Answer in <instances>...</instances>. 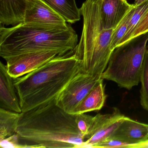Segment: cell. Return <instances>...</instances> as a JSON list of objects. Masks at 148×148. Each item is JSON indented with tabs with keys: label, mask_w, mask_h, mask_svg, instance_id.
<instances>
[{
	"label": "cell",
	"mask_w": 148,
	"mask_h": 148,
	"mask_svg": "<svg viewBox=\"0 0 148 148\" xmlns=\"http://www.w3.org/2000/svg\"><path fill=\"white\" fill-rule=\"evenodd\" d=\"M141 83L140 104L143 108L148 111V50L145 55L143 68L140 76Z\"/></svg>",
	"instance_id": "ac0fdd59"
},
{
	"label": "cell",
	"mask_w": 148,
	"mask_h": 148,
	"mask_svg": "<svg viewBox=\"0 0 148 148\" xmlns=\"http://www.w3.org/2000/svg\"><path fill=\"white\" fill-rule=\"evenodd\" d=\"M80 10L83 29L73 53L80 61L81 72L101 77L113 51L110 44L114 30L104 28L101 0H86Z\"/></svg>",
	"instance_id": "277c9868"
},
{
	"label": "cell",
	"mask_w": 148,
	"mask_h": 148,
	"mask_svg": "<svg viewBox=\"0 0 148 148\" xmlns=\"http://www.w3.org/2000/svg\"><path fill=\"white\" fill-rule=\"evenodd\" d=\"M27 0H0V24L13 26L24 22Z\"/></svg>",
	"instance_id": "4fadbf2b"
},
{
	"label": "cell",
	"mask_w": 148,
	"mask_h": 148,
	"mask_svg": "<svg viewBox=\"0 0 148 148\" xmlns=\"http://www.w3.org/2000/svg\"><path fill=\"white\" fill-rule=\"evenodd\" d=\"M148 42V32L117 47L112 53L101 78L113 81L128 90L137 86Z\"/></svg>",
	"instance_id": "5b68a950"
},
{
	"label": "cell",
	"mask_w": 148,
	"mask_h": 148,
	"mask_svg": "<svg viewBox=\"0 0 148 148\" xmlns=\"http://www.w3.org/2000/svg\"><path fill=\"white\" fill-rule=\"evenodd\" d=\"M76 114L59 107L56 99L22 112L16 133L32 148H81L85 141Z\"/></svg>",
	"instance_id": "6da1fadb"
},
{
	"label": "cell",
	"mask_w": 148,
	"mask_h": 148,
	"mask_svg": "<svg viewBox=\"0 0 148 148\" xmlns=\"http://www.w3.org/2000/svg\"><path fill=\"white\" fill-rule=\"evenodd\" d=\"M148 148V138L143 142L137 143L130 144L127 148Z\"/></svg>",
	"instance_id": "cb8c5ba5"
},
{
	"label": "cell",
	"mask_w": 148,
	"mask_h": 148,
	"mask_svg": "<svg viewBox=\"0 0 148 148\" xmlns=\"http://www.w3.org/2000/svg\"><path fill=\"white\" fill-rule=\"evenodd\" d=\"M94 116L85 113L76 114V125L85 140L93 123Z\"/></svg>",
	"instance_id": "ffe728a7"
},
{
	"label": "cell",
	"mask_w": 148,
	"mask_h": 148,
	"mask_svg": "<svg viewBox=\"0 0 148 148\" xmlns=\"http://www.w3.org/2000/svg\"><path fill=\"white\" fill-rule=\"evenodd\" d=\"M148 32V11L145 14L136 30L134 31L130 40Z\"/></svg>",
	"instance_id": "603a6c76"
},
{
	"label": "cell",
	"mask_w": 148,
	"mask_h": 148,
	"mask_svg": "<svg viewBox=\"0 0 148 148\" xmlns=\"http://www.w3.org/2000/svg\"><path fill=\"white\" fill-rule=\"evenodd\" d=\"M134 7L127 0H101V12L104 28L114 30L125 15Z\"/></svg>",
	"instance_id": "30bf717a"
},
{
	"label": "cell",
	"mask_w": 148,
	"mask_h": 148,
	"mask_svg": "<svg viewBox=\"0 0 148 148\" xmlns=\"http://www.w3.org/2000/svg\"><path fill=\"white\" fill-rule=\"evenodd\" d=\"M0 27V56L5 60L23 53L53 51L63 56L73 51L78 36L70 25L66 29L21 23Z\"/></svg>",
	"instance_id": "3957f363"
},
{
	"label": "cell",
	"mask_w": 148,
	"mask_h": 148,
	"mask_svg": "<svg viewBox=\"0 0 148 148\" xmlns=\"http://www.w3.org/2000/svg\"><path fill=\"white\" fill-rule=\"evenodd\" d=\"M19 136L15 133L13 136L0 140V147L1 148H32V146L21 144Z\"/></svg>",
	"instance_id": "44dd1931"
},
{
	"label": "cell",
	"mask_w": 148,
	"mask_h": 148,
	"mask_svg": "<svg viewBox=\"0 0 148 148\" xmlns=\"http://www.w3.org/2000/svg\"><path fill=\"white\" fill-rule=\"evenodd\" d=\"M147 1V0H135L133 5L135 7H137Z\"/></svg>",
	"instance_id": "d4e9b609"
},
{
	"label": "cell",
	"mask_w": 148,
	"mask_h": 148,
	"mask_svg": "<svg viewBox=\"0 0 148 148\" xmlns=\"http://www.w3.org/2000/svg\"><path fill=\"white\" fill-rule=\"evenodd\" d=\"M102 79L79 72L57 97V105L72 114L75 108Z\"/></svg>",
	"instance_id": "8992f818"
},
{
	"label": "cell",
	"mask_w": 148,
	"mask_h": 148,
	"mask_svg": "<svg viewBox=\"0 0 148 148\" xmlns=\"http://www.w3.org/2000/svg\"><path fill=\"white\" fill-rule=\"evenodd\" d=\"M130 144L124 141L118 139H113V138H108L105 140L101 143L99 144L96 148H127V146Z\"/></svg>",
	"instance_id": "7402d4cb"
},
{
	"label": "cell",
	"mask_w": 148,
	"mask_h": 148,
	"mask_svg": "<svg viewBox=\"0 0 148 148\" xmlns=\"http://www.w3.org/2000/svg\"><path fill=\"white\" fill-rule=\"evenodd\" d=\"M135 9V7H134L125 15V17L119 24L113 30L112 35L110 44L111 48L112 51L119 45L120 41L125 35L129 25V22L130 20L132 15L134 12Z\"/></svg>",
	"instance_id": "d6986e66"
},
{
	"label": "cell",
	"mask_w": 148,
	"mask_h": 148,
	"mask_svg": "<svg viewBox=\"0 0 148 148\" xmlns=\"http://www.w3.org/2000/svg\"><path fill=\"white\" fill-rule=\"evenodd\" d=\"M58 14L66 22L74 24L81 19L80 9L76 0H41Z\"/></svg>",
	"instance_id": "9a60e30c"
},
{
	"label": "cell",
	"mask_w": 148,
	"mask_h": 148,
	"mask_svg": "<svg viewBox=\"0 0 148 148\" xmlns=\"http://www.w3.org/2000/svg\"><path fill=\"white\" fill-rule=\"evenodd\" d=\"M24 23L65 29L70 26L41 0H27Z\"/></svg>",
	"instance_id": "9c48e42d"
},
{
	"label": "cell",
	"mask_w": 148,
	"mask_h": 148,
	"mask_svg": "<svg viewBox=\"0 0 148 148\" xmlns=\"http://www.w3.org/2000/svg\"><path fill=\"white\" fill-rule=\"evenodd\" d=\"M53 51L23 53L6 60L8 72L13 78L19 77L39 68L58 56Z\"/></svg>",
	"instance_id": "ba28073f"
},
{
	"label": "cell",
	"mask_w": 148,
	"mask_h": 148,
	"mask_svg": "<svg viewBox=\"0 0 148 148\" xmlns=\"http://www.w3.org/2000/svg\"><path fill=\"white\" fill-rule=\"evenodd\" d=\"M21 113L0 108V140L16 133Z\"/></svg>",
	"instance_id": "2e32d148"
},
{
	"label": "cell",
	"mask_w": 148,
	"mask_h": 148,
	"mask_svg": "<svg viewBox=\"0 0 148 148\" xmlns=\"http://www.w3.org/2000/svg\"><path fill=\"white\" fill-rule=\"evenodd\" d=\"M109 138L121 140L130 145L143 142L148 138V124L125 116Z\"/></svg>",
	"instance_id": "7c38bea8"
},
{
	"label": "cell",
	"mask_w": 148,
	"mask_h": 148,
	"mask_svg": "<svg viewBox=\"0 0 148 148\" xmlns=\"http://www.w3.org/2000/svg\"><path fill=\"white\" fill-rule=\"evenodd\" d=\"M125 116L117 109L111 113H99L94 116L90 131L81 148H96L111 136Z\"/></svg>",
	"instance_id": "52a82bcc"
},
{
	"label": "cell",
	"mask_w": 148,
	"mask_h": 148,
	"mask_svg": "<svg viewBox=\"0 0 148 148\" xmlns=\"http://www.w3.org/2000/svg\"><path fill=\"white\" fill-rule=\"evenodd\" d=\"M148 11V0L140 5L135 7L134 12L129 22L126 33L121 40L119 46L126 43L130 40L137 26Z\"/></svg>",
	"instance_id": "e0dca14e"
},
{
	"label": "cell",
	"mask_w": 148,
	"mask_h": 148,
	"mask_svg": "<svg viewBox=\"0 0 148 148\" xmlns=\"http://www.w3.org/2000/svg\"><path fill=\"white\" fill-rule=\"evenodd\" d=\"M0 108L21 113L14 78L8 72L6 65L0 62Z\"/></svg>",
	"instance_id": "8fae6325"
},
{
	"label": "cell",
	"mask_w": 148,
	"mask_h": 148,
	"mask_svg": "<svg viewBox=\"0 0 148 148\" xmlns=\"http://www.w3.org/2000/svg\"><path fill=\"white\" fill-rule=\"evenodd\" d=\"M102 79L100 82L88 93L75 108L72 114L86 113L101 110L105 103L106 95Z\"/></svg>",
	"instance_id": "5bb4252c"
},
{
	"label": "cell",
	"mask_w": 148,
	"mask_h": 148,
	"mask_svg": "<svg viewBox=\"0 0 148 148\" xmlns=\"http://www.w3.org/2000/svg\"><path fill=\"white\" fill-rule=\"evenodd\" d=\"M80 72L73 51L56 56L38 69L14 78L22 112L55 99Z\"/></svg>",
	"instance_id": "7a4b0ae2"
}]
</instances>
